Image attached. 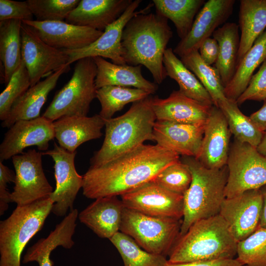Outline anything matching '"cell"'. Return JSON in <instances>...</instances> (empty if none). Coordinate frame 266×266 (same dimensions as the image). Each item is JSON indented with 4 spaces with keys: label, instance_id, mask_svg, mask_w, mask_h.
Instances as JSON below:
<instances>
[{
    "label": "cell",
    "instance_id": "1",
    "mask_svg": "<svg viewBox=\"0 0 266 266\" xmlns=\"http://www.w3.org/2000/svg\"><path fill=\"white\" fill-rule=\"evenodd\" d=\"M179 160L177 153L157 144H143L104 164L90 166L83 175V194L91 199L121 196L153 180Z\"/></svg>",
    "mask_w": 266,
    "mask_h": 266
},
{
    "label": "cell",
    "instance_id": "2",
    "mask_svg": "<svg viewBox=\"0 0 266 266\" xmlns=\"http://www.w3.org/2000/svg\"><path fill=\"white\" fill-rule=\"evenodd\" d=\"M140 10L125 27L122 36V57L126 64L144 66L154 82L161 84L167 76L164 53L172 32L167 19L157 12Z\"/></svg>",
    "mask_w": 266,
    "mask_h": 266
},
{
    "label": "cell",
    "instance_id": "3",
    "mask_svg": "<svg viewBox=\"0 0 266 266\" xmlns=\"http://www.w3.org/2000/svg\"><path fill=\"white\" fill-rule=\"evenodd\" d=\"M152 96L133 103L124 114L105 120L102 145L90 159L91 166L108 162L143 144L153 141L156 118Z\"/></svg>",
    "mask_w": 266,
    "mask_h": 266
},
{
    "label": "cell",
    "instance_id": "4",
    "mask_svg": "<svg viewBox=\"0 0 266 266\" xmlns=\"http://www.w3.org/2000/svg\"><path fill=\"white\" fill-rule=\"evenodd\" d=\"M237 245L227 222L218 214L195 222L179 236L168 253V262L233 259L237 254Z\"/></svg>",
    "mask_w": 266,
    "mask_h": 266
},
{
    "label": "cell",
    "instance_id": "5",
    "mask_svg": "<svg viewBox=\"0 0 266 266\" xmlns=\"http://www.w3.org/2000/svg\"><path fill=\"white\" fill-rule=\"evenodd\" d=\"M180 160L190 169L192 180L184 195V214L179 236L184 234L195 222L219 214L226 199L228 177L227 166L211 169L195 157L182 156Z\"/></svg>",
    "mask_w": 266,
    "mask_h": 266
},
{
    "label": "cell",
    "instance_id": "6",
    "mask_svg": "<svg viewBox=\"0 0 266 266\" xmlns=\"http://www.w3.org/2000/svg\"><path fill=\"white\" fill-rule=\"evenodd\" d=\"M50 197L17 206L0 222V266H21L22 253L31 239L40 231L52 211Z\"/></svg>",
    "mask_w": 266,
    "mask_h": 266
},
{
    "label": "cell",
    "instance_id": "7",
    "mask_svg": "<svg viewBox=\"0 0 266 266\" xmlns=\"http://www.w3.org/2000/svg\"><path fill=\"white\" fill-rule=\"evenodd\" d=\"M97 66L93 58L76 61L73 74L55 95L42 116L51 122L64 117H85L96 98Z\"/></svg>",
    "mask_w": 266,
    "mask_h": 266
},
{
    "label": "cell",
    "instance_id": "8",
    "mask_svg": "<svg viewBox=\"0 0 266 266\" xmlns=\"http://www.w3.org/2000/svg\"><path fill=\"white\" fill-rule=\"evenodd\" d=\"M182 222L171 218L146 215L124 207L120 232L151 253H169L179 236Z\"/></svg>",
    "mask_w": 266,
    "mask_h": 266
},
{
    "label": "cell",
    "instance_id": "9",
    "mask_svg": "<svg viewBox=\"0 0 266 266\" xmlns=\"http://www.w3.org/2000/svg\"><path fill=\"white\" fill-rule=\"evenodd\" d=\"M226 198L266 185V158L251 145L234 140L227 164Z\"/></svg>",
    "mask_w": 266,
    "mask_h": 266
},
{
    "label": "cell",
    "instance_id": "10",
    "mask_svg": "<svg viewBox=\"0 0 266 266\" xmlns=\"http://www.w3.org/2000/svg\"><path fill=\"white\" fill-rule=\"evenodd\" d=\"M42 156V152L30 149L12 158L16 178L11 199L17 206L49 197L53 193L43 169Z\"/></svg>",
    "mask_w": 266,
    "mask_h": 266
},
{
    "label": "cell",
    "instance_id": "11",
    "mask_svg": "<svg viewBox=\"0 0 266 266\" xmlns=\"http://www.w3.org/2000/svg\"><path fill=\"white\" fill-rule=\"evenodd\" d=\"M125 207L158 217L180 220L184 214V196L160 186L153 180L122 195Z\"/></svg>",
    "mask_w": 266,
    "mask_h": 266
},
{
    "label": "cell",
    "instance_id": "12",
    "mask_svg": "<svg viewBox=\"0 0 266 266\" xmlns=\"http://www.w3.org/2000/svg\"><path fill=\"white\" fill-rule=\"evenodd\" d=\"M53 159L56 187L50 196L53 202L51 212L57 216L66 215L73 209L76 196L83 187V176L77 172L74 159L76 152H70L54 143L52 149L42 152Z\"/></svg>",
    "mask_w": 266,
    "mask_h": 266
},
{
    "label": "cell",
    "instance_id": "13",
    "mask_svg": "<svg viewBox=\"0 0 266 266\" xmlns=\"http://www.w3.org/2000/svg\"><path fill=\"white\" fill-rule=\"evenodd\" d=\"M21 34L22 60L28 71L31 87L44 76L68 65V56L63 50L46 43L34 29L23 22Z\"/></svg>",
    "mask_w": 266,
    "mask_h": 266
},
{
    "label": "cell",
    "instance_id": "14",
    "mask_svg": "<svg viewBox=\"0 0 266 266\" xmlns=\"http://www.w3.org/2000/svg\"><path fill=\"white\" fill-rule=\"evenodd\" d=\"M55 138L53 122L44 117L16 121L4 134L0 145V161L3 162L23 153L27 147L35 146L46 151Z\"/></svg>",
    "mask_w": 266,
    "mask_h": 266
},
{
    "label": "cell",
    "instance_id": "15",
    "mask_svg": "<svg viewBox=\"0 0 266 266\" xmlns=\"http://www.w3.org/2000/svg\"><path fill=\"white\" fill-rule=\"evenodd\" d=\"M262 203L260 189L247 191L224 200L219 214L227 222L237 242L259 227Z\"/></svg>",
    "mask_w": 266,
    "mask_h": 266
},
{
    "label": "cell",
    "instance_id": "16",
    "mask_svg": "<svg viewBox=\"0 0 266 266\" xmlns=\"http://www.w3.org/2000/svg\"><path fill=\"white\" fill-rule=\"evenodd\" d=\"M234 0H209L197 15L192 27L187 36L181 39L173 52L180 58L194 50L199 51L202 42L232 14Z\"/></svg>",
    "mask_w": 266,
    "mask_h": 266
},
{
    "label": "cell",
    "instance_id": "17",
    "mask_svg": "<svg viewBox=\"0 0 266 266\" xmlns=\"http://www.w3.org/2000/svg\"><path fill=\"white\" fill-rule=\"evenodd\" d=\"M141 1L133 0L121 16L107 27L101 36L90 45L77 50H63L68 56V64L82 58L96 57L110 59L116 65L126 64L122 57V33L127 23L140 11L136 10Z\"/></svg>",
    "mask_w": 266,
    "mask_h": 266
},
{
    "label": "cell",
    "instance_id": "18",
    "mask_svg": "<svg viewBox=\"0 0 266 266\" xmlns=\"http://www.w3.org/2000/svg\"><path fill=\"white\" fill-rule=\"evenodd\" d=\"M231 134L224 114L218 107L213 105L205 123L200 150L197 159L208 168L220 169L226 166Z\"/></svg>",
    "mask_w": 266,
    "mask_h": 266
},
{
    "label": "cell",
    "instance_id": "19",
    "mask_svg": "<svg viewBox=\"0 0 266 266\" xmlns=\"http://www.w3.org/2000/svg\"><path fill=\"white\" fill-rule=\"evenodd\" d=\"M204 124H189L156 120L153 141L178 155L197 159L200 150Z\"/></svg>",
    "mask_w": 266,
    "mask_h": 266
},
{
    "label": "cell",
    "instance_id": "20",
    "mask_svg": "<svg viewBox=\"0 0 266 266\" xmlns=\"http://www.w3.org/2000/svg\"><path fill=\"white\" fill-rule=\"evenodd\" d=\"M34 29L40 38L49 45L61 50H77L95 42L102 31L76 26L66 21H23Z\"/></svg>",
    "mask_w": 266,
    "mask_h": 266
},
{
    "label": "cell",
    "instance_id": "21",
    "mask_svg": "<svg viewBox=\"0 0 266 266\" xmlns=\"http://www.w3.org/2000/svg\"><path fill=\"white\" fill-rule=\"evenodd\" d=\"M152 106L156 120L189 124H204L212 106L189 98L179 90L166 99L152 97Z\"/></svg>",
    "mask_w": 266,
    "mask_h": 266
},
{
    "label": "cell",
    "instance_id": "22",
    "mask_svg": "<svg viewBox=\"0 0 266 266\" xmlns=\"http://www.w3.org/2000/svg\"><path fill=\"white\" fill-rule=\"evenodd\" d=\"M132 1V0H81L65 21L103 32L121 16Z\"/></svg>",
    "mask_w": 266,
    "mask_h": 266
},
{
    "label": "cell",
    "instance_id": "23",
    "mask_svg": "<svg viewBox=\"0 0 266 266\" xmlns=\"http://www.w3.org/2000/svg\"><path fill=\"white\" fill-rule=\"evenodd\" d=\"M70 69L66 65L31 87L13 104L6 119L2 122L3 128H10L16 121L32 120L40 117V110L49 93L56 87L61 75Z\"/></svg>",
    "mask_w": 266,
    "mask_h": 266
},
{
    "label": "cell",
    "instance_id": "24",
    "mask_svg": "<svg viewBox=\"0 0 266 266\" xmlns=\"http://www.w3.org/2000/svg\"><path fill=\"white\" fill-rule=\"evenodd\" d=\"M124 208L117 197L100 198L81 211L78 218L99 237L109 239L120 232Z\"/></svg>",
    "mask_w": 266,
    "mask_h": 266
},
{
    "label": "cell",
    "instance_id": "25",
    "mask_svg": "<svg viewBox=\"0 0 266 266\" xmlns=\"http://www.w3.org/2000/svg\"><path fill=\"white\" fill-rule=\"evenodd\" d=\"M59 146L70 152L83 143L100 138L105 120L99 114L91 117H64L53 122Z\"/></svg>",
    "mask_w": 266,
    "mask_h": 266
},
{
    "label": "cell",
    "instance_id": "26",
    "mask_svg": "<svg viewBox=\"0 0 266 266\" xmlns=\"http://www.w3.org/2000/svg\"><path fill=\"white\" fill-rule=\"evenodd\" d=\"M93 59L97 66V89L106 86L133 87L145 91L151 95L155 93L158 89V84L143 76L141 65H116L100 57Z\"/></svg>",
    "mask_w": 266,
    "mask_h": 266
},
{
    "label": "cell",
    "instance_id": "27",
    "mask_svg": "<svg viewBox=\"0 0 266 266\" xmlns=\"http://www.w3.org/2000/svg\"><path fill=\"white\" fill-rule=\"evenodd\" d=\"M238 17L241 35L237 65L266 28V0H241Z\"/></svg>",
    "mask_w": 266,
    "mask_h": 266
},
{
    "label": "cell",
    "instance_id": "28",
    "mask_svg": "<svg viewBox=\"0 0 266 266\" xmlns=\"http://www.w3.org/2000/svg\"><path fill=\"white\" fill-rule=\"evenodd\" d=\"M212 37L219 46L214 66L225 88L232 79L236 68L240 43L238 25L233 22L226 23L213 33Z\"/></svg>",
    "mask_w": 266,
    "mask_h": 266
},
{
    "label": "cell",
    "instance_id": "29",
    "mask_svg": "<svg viewBox=\"0 0 266 266\" xmlns=\"http://www.w3.org/2000/svg\"><path fill=\"white\" fill-rule=\"evenodd\" d=\"M266 60V30L256 40L238 63L234 74L224 88L227 99L234 101L247 87L255 70Z\"/></svg>",
    "mask_w": 266,
    "mask_h": 266
},
{
    "label": "cell",
    "instance_id": "30",
    "mask_svg": "<svg viewBox=\"0 0 266 266\" xmlns=\"http://www.w3.org/2000/svg\"><path fill=\"white\" fill-rule=\"evenodd\" d=\"M163 64L167 76L178 83L180 92L189 98L208 105H213L209 94L195 75L176 56L171 48L166 50Z\"/></svg>",
    "mask_w": 266,
    "mask_h": 266
},
{
    "label": "cell",
    "instance_id": "31",
    "mask_svg": "<svg viewBox=\"0 0 266 266\" xmlns=\"http://www.w3.org/2000/svg\"><path fill=\"white\" fill-rule=\"evenodd\" d=\"M22 21H0V59L4 67L3 81L6 85L22 61L21 29Z\"/></svg>",
    "mask_w": 266,
    "mask_h": 266
},
{
    "label": "cell",
    "instance_id": "32",
    "mask_svg": "<svg viewBox=\"0 0 266 266\" xmlns=\"http://www.w3.org/2000/svg\"><path fill=\"white\" fill-rule=\"evenodd\" d=\"M156 12L170 20L181 39L190 31L204 0H153ZM180 39V40H181Z\"/></svg>",
    "mask_w": 266,
    "mask_h": 266
},
{
    "label": "cell",
    "instance_id": "33",
    "mask_svg": "<svg viewBox=\"0 0 266 266\" xmlns=\"http://www.w3.org/2000/svg\"><path fill=\"white\" fill-rule=\"evenodd\" d=\"M224 114L231 132L237 141L257 148L263 135L249 117L243 114L236 101L226 99L218 106Z\"/></svg>",
    "mask_w": 266,
    "mask_h": 266
},
{
    "label": "cell",
    "instance_id": "34",
    "mask_svg": "<svg viewBox=\"0 0 266 266\" xmlns=\"http://www.w3.org/2000/svg\"><path fill=\"white\" fill-rule=\"evenodd\" d=\"M151 95L141 89L118 86H106L97 89L96 98L100 102L99 115L104 120L112 118L128 103L135 102Z\"/></svg>",
    "mask_w": 266,
    "mask_h": 266
},
{
    "label": "cell",
    "instance_id": "35",
    "mask_svg": "<svg viewBox=\"0 0 266 266\" xmlns=\"http://www.w3.org/2000/svg\"><path fill=\"white\" fill-rule=\"evenodd\" d=\"M181 60L209 94L214 105L217 107L220 102L227 99L218 70L215 66L207 65L202 60L199 51L191 52L181 57Z\"/></svg>",
    "mask_w": 266,
    "mask_h": 266
},
{
    "label": "cell",
    "instance_id": "36",
    "mask_svg": "<svg viewBox=\"0 0 266 266\" xmlns=\"http://www.w3.org/2000/svg\"><path fill=\"white\" fill-rule=\"evenodd\" d=\"M109 240L120 254L124 266H166L168 263L164 255L143 250L133 238L120 232Z\"/></svg>",
    "mask_w": 266,
    "mask_h": 266
},
{
    "label": "cell",
    "instance_id": "37",
    "mask_svg": "<svg viewBox=\"0 0 266 266\" xmlns=\"http://www.w3.org/2000/svg\"><path fill=\"white\" fill-rule=\"evenodd\" d=\"M237 259L245 266H266V229L258 227L237 242Z\"/></svg>",
    "mask_w": 266,
    "mask_h": 266
},
{
    "label": "cell",
    "instance_id": "38",
    "mask_svg": "<svg viewBox=\"0 0 266 266\" xmlns=\"http://www.w3.org/2000/svg\"><path fill=\"white\" fill-rule=\"evenodd\" d=\"M31 87L30 76L22 60L19 67L0 95V120L2 122L7 117L14 102Z\"/></svg>",
    "mask_w": 266,
    "mask_h": 266
},
{
    "label": "cell",
    "instance_id": "39",
    "mask_svg": "<svg viewBox=\"0 0 266 266\" xmlns=\"http://www.w3.org/2000/svg\"><path fill=\"white\" fill-rule=\"evenodd\" d=\"M38 21H63L77 6L79 0H28Z\"/></svg>",
    "mask_w": 266,
    "mask_h": 266
},
{
    "label": "cell",
    "instance_id": "40",
    "mask_svg": "<svg viewBox=\"0 0 266 266\" xmlns=\"http://www.w3.org/2000/svg\"><path fill=\"white\" fill-rule=\"evenodd\" d=\"M192 180L190 169L180 160L167 166L153 180L166 190L183 196L189 189Z\"/></svg>",
    "mask_w": 266,
    "mask_h": 266
},
{
    "label": "cell",
    "instance_id": "41",
    "mask_svg": "<svg viewBox=\"0 0 266 266\" xmlns=\"http://www.w3.org/2000/svg\"><path fill=\"white\" fill-rule=\"evenodd\" d=\"M266 100V60L258 72L253 75L246 90L236 100L238 105L246 100L262 101Z\"/></svg>",
    "mask_w": 266,
    "mask_h": 266
},
{
    "label": "cell",
    "instance_id": "42",
    "mask_svg": "<svg viewBox=\"0 0 266 266\" xmlns=\"http://www.w3.org/2000/svg\"><path fill=\"white\" fill-rule=\"evenodd\" d=\"M27 1L0 0V21L7 20H33Z\"/></svg>",
    "mask_w": 266,
    "mask_h": 266
},
{
    "label": "cell",
    "instance_id": "43",
    "mask_svg": "<svg viewBox=\"0 0 266 266\" xmlns=\"http://www.w3.org/2000/svg\"><path fill=\"white\" fill-rule=\"evenodd\" d=\"M15 172L3 165L0 161V215H2L8 208V204L12 202L11 193L7 189V184L15 182Z\"/></svg>",
    "mask_w": 266,
    "mask_h": 266
},
{
    "label": "cell",
    "instance_id": "44",
    "mask_svg": "<svg viewBox=\"0 0 266 266\" xmlns=\"http://www.w3.org/2000/svg\"><path fill=\"white\" fill-rule=\"evenodd\" d=\"M199 52L201 59L206 64L209 66L215 64L219 53L217 41L213 37L206 38L201 44Z\"/></svg>",
    "mask_w": 266,
    "mask_h": 266
},
{
    "label": "cell",
    "instance_id": "45",
    "mask_svg": "<svg viewBox=\"0 0 266 266\" xmlns=\"http://www.w3.org/2000/svg\"><path fill=\"white\" fill-rule=\"evenodd\" d=\"M166 266H244L237 259H225L211 261H196L184 263H170Z\"/></svg>",
    "mask_w": 266,
    "mask_h": 266
},
{
    "label": "cell",
    "instance_id": "46",
    "mask_svg": "<svg viewBox=\"0 0 266 266\" xmlns=\"http://www.w3.org/2000/svg\"><path fill=\"white\" fill-rule=\"evenodd\" d=\"M256 127L262 132H266V100L263 106L249 116Z\"/></svg>",
    "mask_w": 266,
    "mask_h": 266
},
{
    "label": "cell",
    "instance_id": "47",
    "mask_svg": "<svg viewBox=\"0 0 266 266\" xmlns=\"http://www.w3.org/2000/svg\"><path fill=\"white\" fill-rule=\"evenodd\" d=\"M262 194L263 203L259 227L266 229V185L260 188Z\"/></svg>",
    "mask_w": 266,
    "mask_h": 266
},
{
    "label": "cell",
    "instance_id": "48",
    "mask_svg": "<svg viewBox=\"0 0 266 266\" xmlns=\"http://www.w3.org/2000/svg\"><path fill=\"white\" fill-rule=\"evenodd\" d=\"M256 149L261 155L266 158V132L263 133L262 140Z\"/></svg>",
    "mask_w": 266,
    "mask_h": 266
},
{
    "label": "cell",
    "instance_id": "49",
    "mask_svg": "<svg viewBox=\"0 0 266 266\" xmlns=\"http://www.w3.org/2000/svg\"></svg>",
    "mask_w": 266,
    "mask_h": 266
}]
</instances>
